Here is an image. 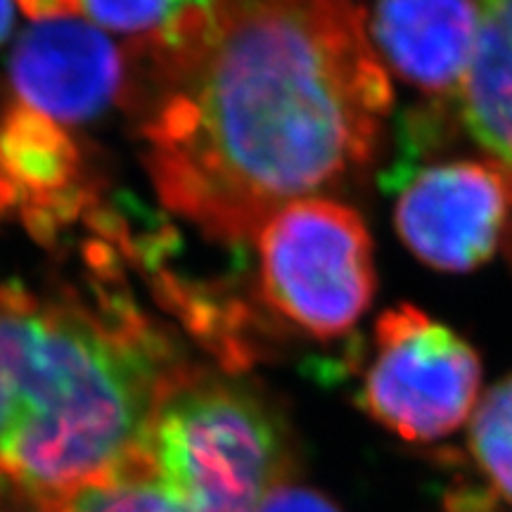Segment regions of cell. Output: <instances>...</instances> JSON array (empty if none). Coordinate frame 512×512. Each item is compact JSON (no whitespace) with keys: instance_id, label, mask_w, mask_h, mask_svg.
<instances>
[{"instance_id":"obj_1","label":"cell","mask_w":512,"mask_h":512,"mask_svg":"<svg viewBox=\"0 0 512 512\" xmlns=\"http://www.w3.org/2000/svg\"><path fill=\"white\" fill-rule=\"evenodd\" d=\"M159 200L216 242L373 166L387 69L351 0H207L124 50Z\"/></svg>"},{"instance_id":"obj_2","label":"cell","mask_w":512,"mask_h":512,"mask_svg":"<svg viewBox=\"0 0 512 512\" xmlns=\"http://www.w3.org/2000/svg\"><path fill=\"white\" fill-rule=\"evenodd\" d=\"M190 370L117 290L38 294L0 479L43 505L140 463L159 403Z\"/></svg>"},{"instance_id":"obj_3","label":"cell","mask_w":512,"mask_h":512,"mask_svg":"<svg viewBox=\"0 0 512 512\" xmlns=\"http://www.w3.org/2000/svg\"><path fill=\"white\" fill-rule=\"evenodd\" d=\"M147 460L192 512H256L292 472L285 420L271 403L197 368L159 403Z\"/></svg>"},{"instance_id":"obj_4","label":"cell","mask_w":512,"mask_h":512,"mask_svg":"<svg viewBox=\"0 0 512 512\" xmlns=\"http://www.w3.org/2000/svg\"><path fill=\"white\" fill-rule=\"evenodd\" d=\"M254 240L261 302L304 337H347L373 304V240L347 204L328 197L292 202Z\"/></svg>"},{"instance_id":"obj_5","label":"cell","mask_w":512,"mask_h":512,"mask_svg":"<svg viewBox=\"0 0 512 512\" xmlns=\"http://www.w3.org/2000/svg\"><path fill=\"white\" fill-rule=\"evenodd\" d=\"M482 361L456 330L413 304L377 318L356 401L384 430L413 444L451 437L477 411Z\"/></svg>"},{"instance_id":"obj_6","label":"cell","mask_w":512,"mask_h":512,"mask_svg":"<svg viewBox=\"0 0 512 512\" xmlns=\"http://www.w3.org/2000/svg\"><path fill=\"white\" fill-rule=\"evenodd\" d=\"M384 185L396 192L401 242L434 271H475L503 245L512 219V166L494 157L396 155Z\"/></svg>"},{"instance_id":"obj_7","label":"cell","mask_w":512,"mask_h":512,"mask_svg":"<svg viewBox=\"0 0 512 512\" xmlns=\"http://www.w3.org/2000/svg\"><path fill=\"white\" fill-rule=\"evenodd\" d=\"M126 55L79 19H46L27 29L10 55V81L22 105L76 124L98 117L121 95Z\"/></svg>"},{"instance_id":"obj_8","label":"cell","mask_w":512,"mask_h":512,"mask_svg":"<svg viewBox=\"0 0 512 512\" xmlns=\"http://www.w3.org/2000/svg\"><path fill=\"white\" fill-rule=\"evenodd\" d=\"M0 159L19 192V221L36 240L55 242L76 221H91L98 185L86 155L55 119L15 102L0 117Z\"/></svg>"},{"instance_id":"obj_9","label":"cell","mask_w":512,"mask_h":512,"mask_svg":"<svg viewBox=\"0 0 512 512\" xmlns=\"http://www.w3.org/2000/svg\"><path fill=\"white\" fill-rule=\"evenodd\" d=\"M370 41L389 69L430 98L453 105L475 53V0H377Z\"/></svg>"},{"instance_id":"obj_10","label":"cell","mask_w":512,"mask_h":512,"mask_svg":"<svg viewBox=\"0 0 512 512\" xmlns=\"http://www.w3.org/2000/svg\"><path fill=\"white\" fill-rule=\"evenodd\" d=\"M479 31L456 100L460 126L489 157L512 166V0H475Z\"/></svg>"},{"instance_id":"obj_11","label":"cell","mask_w":512,"mask_h":512,"mask_svg":"<svg viewBox=\"0 0 512 512\" xmlns=\"http://www.w3.org/2000/svg\"><path fill=\"white\" fill-rule=\"evenodd\" d=\"M465 463L475 484L451 494V510L512 512V375L494 384L472 415Z\"/></svg>"},{"instance_id":"obj_12","label":"cell","mask_w":512,"mask_h":512,"mask_svg":"<svg viewBox=\"0 0 512 512\" xmlns=\"http://www.w3.org/2000/svg\"><path fill=\"white\" fill-rule=\"evenodd\" d=\"M43 508L48 512H192L159 482L147 458L105 482L88 484L53 503H43Z\"/></svg>"},{"instance_id":"obj_13","label":"cell","mask_w":512,"mask_h":512,"mask_svg":"<svg viewBox=\"0 0 512 512\" xmlns=\"http://www.w3.org/2000/svg\"><path fill=\"white\" fill-rule=\"evenodd\" d=\"M36 306V292L0 280V448L12 427L19 375L27 361Z\"/></svg>"},{"instance_id":"obj_14","label":"cell","mask_w":512,"mask_h":512,"mask_svg":"<svg viewBox=\"0 0 512 512\" xmlns=\"http://www.w3.org/2000/svg\"><path fill=\"white\" fill-rule=\"evenodd\" d=\"M204 0H81V8L100 27L121 34H155L192 5Z\"/></svg>"},{"instance_id":"obj_15","label":"cell","mask_w":512,"mask_h":512,"mask_svg":"<svg viewBox=\"0 0 512 512\" xmlns=\"http://www.w3.org/2000/svg\"><path fill=\"white\" fill-rule=\"evenodd\" d=\"M256 512H339V508L318 491L287 482L273 489Z\"/></svg>"},{"instance_id":"obj_16","label":"cell","mask_w":512,"mask_h":512,"mask_svg":"<svg viewBox=\"0 0 512 512\" xmlns=\"http://www.w3.org/2000/svg\"><path fill=\"white\" fill-rule=\"evenodd\" d=\"M22 10L29 17L46 22V19H69L81 10V0H19Z\"/></svg>"},{"instance_id":"obj_17","label":"cell","mask_w":512,"mask_h":512,"mask_svg":"<svg viewBox=\"0 0 512 512\" xmlns=\"http://www.w3.org/2000/svg\"><path fill=\"white\" fill-rule=\"evenodd\" d=\"M19 211H22V202H19V192L12 183V178L5 169L3 159H0V223L17 219L19 221Z\"/></svg>"},{"instance_id":"obj_18","label":"cell","mask_w":512,"mask_h":512,"mask_svg":"<svg viewBox=\"0 0 512 512\" xmlns=\"http://www.w3.org/2000/svg\"><path fill=\"white\" fill-rule=\"evenodd\" d=\"M12 22H15V10H12V0H0V43L10 36Z\"/></svg>"},{"instance_id":"obj_19","label":"cell","mask_w":512,"mask_h":512,"mask_svg":"<svg viewBox=\"0 0 512 512\" xmlns=\"http://www.w3.org/2000/svg\"><path fill=\"white\" fill-rule=\"evenodd\" d=\"M503 249H505V259L512 268V219L508 223V230H505V238H503Z\"/></svg>"},{"instance_id":"obj_20","label":"cell","mask_w":512,"mask_h":512,"mask_svg":"<svg viewBox=\"0 0 512 512\" xmlns=\"http://www.w3.org/2000/svg\"><path fill=\"white\" fill-rule=\"evenodd\" d=\"M36 512H48V510L43 508V505H38V503H36Z\"/></svg>"}]
</instances>
